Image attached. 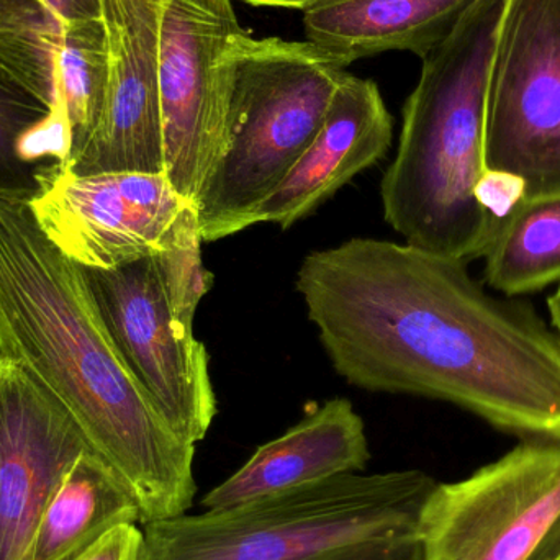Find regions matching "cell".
Returning a JSON list of instances; mask_svg holds the SVG:
<instances>
[{
	"mask_svg": "<svg viewBox=\"0 0 560 560\" xmlns=\"http://www.w3.org/2000/svg\"><path fill=\"white\" fill-rule=\"evenodd\" d=\"M296 292L354 387L456 405L522 440L560 443V335L467 262L374 238L313 252Z\"/></svg>",
	"mask_w": 560,
	"mask_h": 560,
	"instance_id": "obj_1",
	"label": "cell"
},
{
	"mask_svg": "<svg viewBox=\"0 0 560 560\" xmlns=\"http://www.w3.org/2000/svg\"><path fill=\"white\" fill-rule=\"evenodd\" d=\"M0 358L16 362L74 418L133 493L141 525L189 512L196 446L167 423L108 335L81 266L26 202L0 199Z\"/></svg>",
	"mask_w": 560,
	"mask_h": 560,
	"instance_id": "obj_2",
	"label": "cell"
},
{
	"mask_svg": "<svg viewBox=\"0 0 560 560\" xmlns=\"http://www.w3.org/2000/svg\"><path fill=\"white\" fill-rule=\"evenodd\" d=\"M506 0H479L423 58L381 184L384 219L407 245L469 265L500 222L477 202L486 173L490 65Z\"/></svg>",
	"mask_w": 560,
	"mask_h": 560,
	"instance_id": "obj_3",
	"label": "cell"
},
{
	"mask_svg": "<svg viewBox=\"0 0 560 560\" xmlns=\"http://www.w3.org/2000/svg\"><path fill=\"white\" fill-rule=\"evenodd\" d=\"M436 480L423 470L349 474L243 505L147 523L141 560H316L415 536Z\"/></svg>",
	"mask_w": 560,
	"mask_h": 560,
	"instance_id": "obj_4",
	"label": "cell"
},
{
	"mask_svg": "<svg viewBox=\"0 0 560 560\" xmlns=\"http://www.w3.org/2000/svg\"><path fill=\"white\" fill-rule=\"evenodd\" d=\"M346 68L305 42H235V81L225 147L196 200L203 243L255 226L256 210L278 189L325 124Z\"/></svg>",
	"mask_w": 560,
	"mask_h": 560,
	"instance_id": "obj_5",
	"label": "cell"
},
{
	"mask_svg": "<svg viewBox=\"0 0 560 560\" xmlns=\"http://www.w3.org/2000/svg\"><path fill=\"white\" fill-rule=\"evenodd\" d=\"M560 525V443L522 440L466 479L428 493L420 560H532Z\"/></svg>",
	"mask_w": 560,
	"mask_h": 560,
	"instance_id": "obj_6",
	"label": "cell"
},
{
	"mask_svg": "<svg viewBox=\"0 0 560 560\" xmlns=\"http://www.w3.org/2000/svg\"><path fill=\"white\" fill-rule=\"evenodd\" d=\"M243 32L232 0H163L164 174L174 190L194 203L225 147L235 42Z\"/></svg>",
	"mask_w": 560,
	"mask_h": 560,
	"instance_id": "obj_7",
	"label": "cell"
},
{
	"mask_svg": "<svg viewBox=\"0 0 560 560\" xmlns=\"http://www.w3.org/2000/svg\"><path fill=\"white\" fill-rule=\"evenodd\" d=\"M486 164L560 196V0H506L490 65Z\"/></svg>",
	"mask_w": 560,
	"mask_h": 560,
	"instance_id": "obj_8",
	"label": "cell"
},
{
	"mask_svg": "<svg viewBox=\"0 0 560 560\" xmlns=\"http://www.w3.org/2000/svg\"><path fill=\"white\" fill-rule=\"evenodd\" d=\"M81 271L121 358L170 427L197 446L219 411L209 352L174 308L156 258Z\"/></svg>",
	"mask_w": 560,
	"mask_h": 560,
	"instance_id": "obj_9",
	"label": "cell"
},
{
	"mask_svg": "<svg viewBox=\"0 0 560 560\" xmlns=\"http://www.w3.org/2000/svg\"><path fill=\"white\" fill-rule=\"evenodd\" d=\"M189 202L164 173L74 176L56 164L28 206L46 238L75 265L114 269L156 255Z\"/></svg>",
	"mask_w": 560,
	"mask_h": 560,
	"instance_id": "obj_10",
	"label": "cell"
},
{
	"mask_svg": "<svg viewBox=\"0 0 560 560\" xmlns=\"http://www.w3.org/2000/svg\"><path fill=\"white\" fill-rule=\"evenodd\" d=\"M161 12L163 0H101L108 51L104 108L81 153L59 171L74 176L164 173Z\"/></svg>",
	"mask_w": 560,
	"mask_h": 560,
	"instance_id": "obj_11",
	"label": "cell"
},
{
	"mask_svg": "<svg viewBox=\"0 0 560 560\" xmlns=\"http://www.w3.org/2000/svg\"><path fill=\"white\" fill-rule=\"evenodd\" d=\"M88 451L69 411L16 362L0 358V560H32L52 495Z\"/></svg>",
	"mask_w": 560,
	"mask_h": 560,
	"instance_id": "obj_12",
	"label": "cell"
},
{
	"mask_svg": "<svg viewBox=\"0 0 560 560\" xmlns=\"http://www.w3.org/2000/svg\"><path fill=\"white\" fill-rule=\"evenodd\" d=\"M0 72L68 124L71 161L94 133L104 108V23H66L38 0H0Z\"/></svg>",
	"mask_w": 560,
	"mask_h": 560,
	"instance_id": "obj_13",
	"label": "cell"
},
{
	"mask_svg": "<svg viewBox=\"0 0 560 560\" xmlns=\"http://www.w3.org/2000/svg\"><path fill=\"white\" fill-rule=\"evenodd\" d=\"M394 118L371 79L346 74L325 124L278 189L256 210L253 223L287 230L315 212L359 173L390 150Z\"/></svg>",
	"mask_w": 560,
	"mask_h": 560,
	"instance_id": "obj_14",
	"label": "cell"
},
{
	"mask_svg": "<svg viewBox=\"0 0 560 560\" xmlns=\"http://www.w3.org/2000/svg\"><path fill=\"white\" fill-rule=\"evenodd\" d=\"M364 420L346 398H331L282 436L262 444L229 479L206 493L203 510L243 505L349 474L371 460Z\"/></svg>",
	"mask_w": 560,
	"mask_h": 560,
	"instance_id": "obj_15",
	"label": "cell"
},
{
	"mask_svg": "<svg viewBox=\"0 0 560 560\" xmlns=\"http://www.w3.org/2000/svg\"><path fill=\"white\" fill-rule=\"evenodd\" d=\"M479 0H319L303 10L306 39L348 68L388 51L427 58Z\"/></svg>",
	"mask_w": 560,
	"mask_h": 560,
	"instance_id": "obj_16",
	"label": "cell"
},
{
	"mask_svg": "<svg viewBox=\"0 0 560 560\" xmlns=\"http://www.w3.org/2000/svg\"><path fill=\"white\" fill-rule=\"evenodd\" d=\"M120 525H141L140 506L114 467L88 451L52 495L32 560H74Z\"/></svg>",
	"mask_w": 560,
	"mask_h": 560,
	"instance_id": "obj_17",
	"label": "cell"
},
{
	"mask_svg": "<svg viewBox=\"0 0 560 560\" xmlns=\"http://www.w3.org/2000/svg\"><path fill=\"white\" fill-rule=\"evenodd\" d=\"M483 283L523 299L560 283V196L526 199L499 223L483 253Z\"/></svg>",
	"mask_w": 560,
	"mask_h": 560,
	"instance_id": "obj_18",
	"label": "cell"
},
{
	"mask_svg": "<svg viewBox=\"0 0 560 560\" xmlns=\"http://www.w3.org/2000/svg\"><path fill=\"white\" fill-rule=\"evenodd\" d=\"M52 112L0 72V199L32 202L59 163L36 164L30 150Z\"/></svg>",
	"mask_w": 560,
	"mask_h": 560,
	"instance_id": "obj_19",
	"label": "cell"
},
{
	"mask_svg": "<svg viewBox=\"0 0 560 560\" xmlns=\"http://www.w3.org/2000/svg\"><path fill=\"white\" fill-rule=\"evenodd\" d=\"M202 243L197 206L189 202L180 210L161 240L160 252L154 255L174 308L192 325L197 306L213 285V275L203 266Z\"/></svg>",
	"mask_w": 560,
	"mask_h": 560,
	"instance_id": "obj_20",
	"label": "cell"
},
{
	"mask_svg": "<svg viewBox=\"0 0 560 560\" xmlns=\"http://www.w3.org/2000/svg\"><path fill=\"white\" fill-rule=\"evenodd\" d=\"M474 194L479 206L493 220L502 222L526 200V184L515 174L487 167Z\"/></svg>",
	"mask_w": 560,
	"mask_h": 560,
	"instance_id": "obj_21",
	"label": "cell"
},
{
	"mask_svg": "<svg viewBox=\"0 0 560 560\" xmlns=\"http://www.w3.org/2000/svg\"><path fill=\"white\" fill-rule=\"evenodd\" d=\"M143 542V528L138 525H120L102 536L74 560H141Z\"/></svg>",
	"mask_w": 560,
	"mask_h": 560,
	"instance_id": "obj_22",
	"label": "cell"
},
{
	"mask_svg": "<svg viewBox=\"0 0 560 560\" xmlns=\"http://www.w3.org/2000/svg\"><path fill=\"white\" fill-rule=\"evenodd\" d=\"M316 560H420L417 536L349 546Z\"/></svg>",
	"mask_w": 560,
	"mask_h": 560,
	"instance_id": "obj_23",
	"label": "cell"
},
{
	"mask_svg": "<svg viewBox=\"0 0 560 560\" xmlns=\"http://www.w3.org/2000/svg\"><path fill=\"white\" fill-rule=\"evenodd\" d=\"M38 2L66 23L102 20L101 0H38Z\"/></svg>",
	"mask_w": 560,
	"mask_h": 560,
	"instance_id": "obj_24",
	"label": "cell"
},
{
	"mask_svg": "<svg viewBox=\"0 0 560 560\" xmlns=\"http://www.w3.org/2000/svg\"><path fill=\"white\" fill-rule=\"evenodd\" d=\"M255 7H282V9L305 10L306 7L319 2V0H242Z\"/></svg>",
	"mask_w": 560,
	"mask_h": 560,
	"instance_id": "obj_25",
	"label": "cell"
},
{
	"mask_svg": "<svg viewBox=\"0 0 560 560\" xmlns=\"http://www.w3.org/2000/svg\"><path fill=\"white\" fill-rule=\"evenodd\" d=\"M549 323L560 335V283L556 287L555 293L548 296Z\"/></svg>",
	"mask_w": 560,
	"mask_h": 560,
	"instance_id": "obj_26",
	"label": "cell"
}]
</instances>
